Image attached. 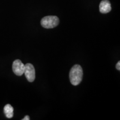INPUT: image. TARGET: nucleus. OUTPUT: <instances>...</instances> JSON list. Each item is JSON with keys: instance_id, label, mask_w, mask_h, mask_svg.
Returning a JSON list of instances; mask_svg holds the SVG:
<instances>
[{"instance_id": "nucleus-1", "label": "nucleus", "mask_w": 120, "mask_h": 120, "mask_svg": "<svg viewBox=\"0 0 120 120\" xmlns=\"http://www.w3.org/2000/svg\"><path fill=\"white\" fill-rule=\"evenodd\" d=\"M70 82L73 86H77L81 83L83 77V70L79 64H75L72 67L70 72Z\"/></svg>"}, {"instance_id": "nucleus-2", "label": "nucleus", "mask_w": 120, "mask_h": 120, "mask_svg": "<svg viewBox=\"0 0 120 120\" xmlns=\"http://www.w3.org/2000/svg\"><path fill=\"white\" fill-rule=\"evenodd\" d=\"M59 19L56 16H48L43 17L41 21V26L45 28H53L59 24Z\"/></svg>"}, {"instance_id": "nucleus-3", "label": "nucleus", "mask_w": 120, "mask_h": 120, "mask_svg": "<svg viewBox=\"0 0 120 120\" xmlns=\"http://www.w3.org/2000/svg\"><path fill=\"white\" fill-rule=\"evenodd\" d=\"M25 66L24 73L27 79L30 82H34L36 77L35 69L34 66L31 64H27Z\"/></svg>"}, {"instance_id": "nucleus-4", "label": "nucleus", "mask_w": 120, "mask_h": 120, "mask_svg": "<svg viewBox=\"0 0 120 120\" xmlns=\"http://www.w3.org/2000/svg\"><path fill=\"white\" fill-rule=\"evenodd\" d=\"M25 66L21 61L16 60L13 61L12 64V70L14 73L17 76H22L25 71Z\"/></svg>"}, {"instance_id": "nucleus-5", "label": "nucleus", "mask_w": 120, "mask_h": 120, "mask_svg": "<svg viewBox=\"0 0 120 120\" xmlns=\"http://www.w3.org/2000/svg\"><path fill=\"white\" fill-rule=\"evenodd\" d=\"M99 8L100 12L102 13H109L111 10V4L109 0H102L100 3Z\"/></svg>"}, {"instance_id": "nucleus-6", "label": "nucleus", "mask_w": 120, "mask_h": 120, "mask_svg": "<svg viewBox=\"0 0 120 120\" xmlns=\"http://www.w3.org/2000/svg\"><path fill=\"white\" fill-rule=\"evenodd\" d=\"M4 113L8 118H11L13 116V108L11 105L7 104L4 107Z\"/></svg>"}, {"instance_id": "nucleus-7", "label": "nucleus", "mask_w": 120, "mask_h": 120, "mask_svg": "<svg viewBox=\"0 0 120 120\" xmlns=\"http://www.w3.org/2000/svg\"><path fill=\"white\" fill-rule=\"evenodd\" d=\"M116 69L118 71L120 70V61H118L117 64H116Z\"/></svg>"}, {"instance_id": "nucleus-8", "label": "nucleus", "mask_w": 120, "mask_h": 120, "mask_svg": "<svg viewBox=\"0 0 120 120\" xmlns=\"http://www.w3.org/2000/svg\"><path fill=\"white\" fill-rule=\"evenodd\" d=\"M30 117L28 116H26L24 117L23 119H22V120H30Z\"/></svg>"}]
</instances>
